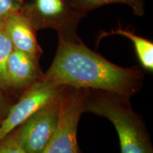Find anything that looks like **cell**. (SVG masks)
Masks as SVG:
<instances>
[{
  "instance_id": "11",
  "label": "cell",
  "mask_w": 153,
  "mask_h": 153,
  "mask_svg": "<svg viewBox=\"0 0 153 153\" xmlns=\"http://www.w3.org/2000/svg\"><path fill=\"white\" fill-rule=\"evenodd\" d=\"M13 49L14 48L9 38L0 29V89L4 91L10 90L6 72V64Z\"/></svg>"
},
{
  "instance_id": "8",
  "label": "cell",
  "mask_w": 153,
  "mask_h": 153,
  "mask_svg": "<svg viewBox=\"0 0 153 153\" xmlns=\"http://www.w3.org/2000/svg\"><path fill=\"white\" fill-rule=\"evenodd\" d=\"M6 72L10 89H27L43 75L38 60L16 49H13L7 58Z\"/></svg>"
},
{
  "instance_id": "2",
  "label": "cell",
  "mask_w": 153,
  "mask_h": 153,
  "mask_svg": "<svg viewBox=\"0 0 153 153\" xmlns=\"http://www.w3.org/2000/svg\"><path fill=\"white\" fill-rule=\"evenodd\" d=\"M93 113L108 119L118 135L121 153H153L144 124L132 109L128 97L101 92L88 97L85 112Z\"/></svg>"
},
{
  "instance_id": "6",
  "label": "cell",
  "mask_w": 153,
  "mask_h": 153,
  "mask_svg": "<svg viewBox=\"0 0 153 153\" xmlns=\"http://www.w3.org/2000/svg\"><path fill=\"white\" fill-rule=\"evenodd\" d=\"M62 87L42 79L28 87L19 100L9 108L0 124V141L57 97Z\"/></svg>"
},
{
  "instance_id": "10",
  "label": "cell",
  "mask_w": 153,
  "mask_h": 153,
  "mask_svg": "<svg viewBox=\"0 0 153 153\" xmlns=\"http://www.w3.org/2000/svg\"><path fill=\"white\" fill-rule=\"evenodd\" d=\"M74 7L85 16L89 11L109 4H124L131 7L133 13L138 16L145 14L144 0H71Z\"/></svg>"
},
{
  "instance_id": "5",
  "label": "cell",
  "mask_w": 153,
  "mask_h": 153,
  "mask_svg": "<svg viewBox=\"0 0 153 153\" xmlns=\"http://www.w3.org/2000/svg\"><path fill=\"white\" fill-rule=\"evenodd\" d=\"M58 116L59 94L21 124L12 135L26 153H43L55 133Z\"/></svg>"
},
{
  "instance_id": "4",
  "label": "cell",
  "mask_w": 153,
  "mask_h": 153,
  "mask_svg": "<svg viewBox=\"0 0 153 153\" xmlns=\"http://www.w3.org/2000/svg\"><path fill=\"white\" fill-rule=\"evenodd\" d=\"M87 98V89L62 86L56 128L43 153H79L76 131Z\"/></svg>"
},
{
  "instance_id": "14",
  "label": "cell",
  "mask_w": 153,
  "mask_h": 153,
  "mask_svg": "<svg viewBox=\"0 0 153 153\" xmlns=\"http://www.w3.org/2000/svg\"><path fill=\"white\" fill-rule=\"evenodd\" d=\"M7 108V102L6 100L5 97L0 91V116L6 111V109Z\"/></svg>"
},
{
  "instance_id": "13",
  "label": "cell",
  "mask_w": 153,
  "mask_h": 153,
  "mask_svg": "<svg viewBox=\"0 0 153 153\" xmlns=\"http://www.w3.org/2000/svg\"><path fill=\"white\" fill-rule=\"evenodd\" d=\"M0 153H26L12 135L0 141Z\"/></svg>"
},
{
  "instance_id": "12",
  "label": "cell",
  "mask_w": 153,
  "mask_h": 153,
  "mask_svg": "<svg viewBox=\"0 0 153 153\" xmlns=\"http://www.w3.org/2000/svg\"><path fill=\"white\" fill-rule=\"evenodd\" d=\"M24 1L25 0H0V28L7 16L21 11Z\"/></svg>"
},
{
  "instance_id": "3",
  "label": "cell",
  "mask_w": 153,
  "mask_h": 153,
  "mask_svg": "<svg viewBox=\"0 0 153 153\" xmlns=\"http://www.w3.org/2000/svg\"><path fill=\"white\" fill-rule=\"evenodd\" d=\"M21 12L31 22L36 31L51 28L67 41L80 40L76 29L85 16L71 0H25Z\"/></svg>"
},
{
  "instance_id": "9",
  "label": "cell",
  "mask_w": 153,
  "mask_h": 153,
  "mask_svg": "<svg viewBox=\"0 0 153 153\" xmlns=\"http://www.w3.org/2000/svg\"><path fill=\"white\" fill-rule=\"evenodd\" d=\"M110 35H120L129 38L135 46V52L141 65L149 71L153 70V43L148 40L137 36L132 30L118 28L109 33L104 32L99 36V39Z\"/></svg>"
},
{
  "instance_id": "7",
  "label": "cell",
  "mask_w": 153,
  "mask_h": 153,
  "mask_svg": "<svg viewBox=\"0 0 153 153\" xmlns=\"http://www.w3.org/2000/svg\"><path fill=\"white\" fill-rule=\"evenodd\" d=\"M0 29L9 38L14 49L39 60L43 51L37 41L36 30L31 22L21 11L7 16Z\"/></svg>"
},
{
  "instance_id": "1",
  "label": "cell",
  "mask_w": 153,
  "mask_h": 153,
  "mask_svg": "<svg viewBox=\"0 0 153 153\" xmlns=\"http://www.w3.org/2000/svg\"><path fill=\"white\" fill-rule=\"evenodd\" d=\"M54 60L41 79L60 86L97 89L129 98L139 90L142 73L122 68L94 52L81 40L58 37Z\"/></svg>"
}]
</instances>
